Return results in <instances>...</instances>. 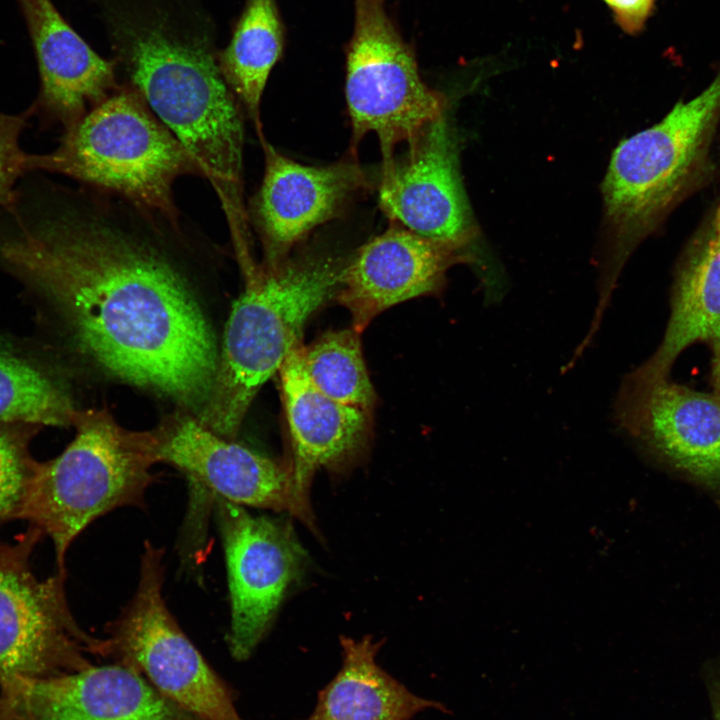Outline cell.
I'll list each match as a JSON object with an SVG mask.
<instances>
[{
	"label": "cell",
	"mask_w": 720,
	"mask_h": 720,
	"mask_svg": "<svg viewBox=\"0 0 720 720\" xmlns=\"http://www.w3.org/2000/svg\"><path fill=\"white\" fill-rule=\"evenodd\" d=\"M61 194L39 223L0 238V262L101 367L198 415L219 354L175 258L194 229L93 187Z\"/></svg>",
	"instance_id": "obj_1"
},
{
	"label": "cell",
	"mask_w": 720,
	"mask_h": 720,
	"mask_svg": "<svg viewBox=\"0 0 720 720\" xmlns=\"http://www.w3.org/2000/svg\"><path fill=\"white\" fill-rule=\"evenodd\" d=\"M713 349L712 359V381H713V394L717 397L720 402V344Z\"/></svg>",
	"instance_id": "obj_27"
},
{
	"label": "cell",
	"mask_w": 720,
	"mask_h": 720,
	"mask_svg": "<svg viewBox=\"0 0 720 720\" xmlns=\"http://www.w3.org/2000/svg\"><path fill=\"white\" fill-rule=\"evenodd\" d=\"M76 436L57 457L37 462L18 520L51 539L57 571L77 536L98 517L144 506L157 463L150 431L121 426L106 409L77 411Z\"/></svg>",
	"instance_id": "obj_5"
},
{
	"label": "cell",
	"mask_w": 720,
	"mask_h": 720,
	"mask_svg": "<svg viewBox=\"0 0 720 720\" xmlns=\"http://www.w3.org/2000/svg\"><path fill=\"white\" fill-rule=\"evenodd\" d=\"M342 665L319 691L308 717L301 720H412L443 705L410 691L377 663L382 641L342 636Z\"/></svg>",
	"instance_id": "obj_20"
},
{
	"label": "cell",
	"mask_w": 720,
	"mask_h": 720,
	"mask_svg": "<svg viewBox=\"0 0 720 720\" xmlns=\"http://www.w3.org/2000/svg\"><path fill=\"white\" fill-rule=\"evenodd\" d=\"M614 423L672 464L710 483L720 482V402L668 381L623 378Z\"/></svg>",
	"instance_id": "obj_15"
},
{
	"label": "cell",
	"mask_w": 720,
	"mask_h": 720,
	"mask_svg": "<svg viewBox=\"0 0 720 720\" xmlns=\"http://www.w3.org/2000/svg\"><path fill=\"white\" fill-rule=\"evenodd\" d=\"M29 169L68 176L172 220L182 218L173 198L176 179L203 177L186 148L129 85L66 131L53 152L30 154Z\"/></svg>",
	"instance_id": "obj_6"
},
{
	"label": "cell",
	"mask_w": 720,
	"mask_h": 720,
	"mask_svg": "<svg viewBox=\"0 0 720 720\" xmlns=\"http://www.w3.org/2000/svg\"><path fill=\"white\" fill-rule=\"evenodd\" d=\"M346 45L345 98L353 146L367 133L379 139L383 163L400 142H412L444 115L445 99L420 76L413 49L402 37L386 0H353Z\"/></svg>",
	"instance_id": "obj_7"
},
{
	"label": "cell",
	"mask_w": 720,
	"mask_h": 720,
	"mask_svg": "<svg viewBox=\"0 0 720 720\" xmlns=\"http://www.w3.org/2000/svg\"><path fill=\"white\" fill-rule=\"evenodd\" d=\"M28 438L10 429H0V527L18 520L25 494L35 470L28 451Z\"/></svg>",
	"instance_id": "obj_24"
},
{
	"label": "cell",
	"mask_w": 720,
	"mask_h": 720,
	"mask_svg": "<svg viewBox=\"0 0 720 720\" xmlns=\"http://www.w3.org/2000/svg\"><path fill=\"white\" fill-rule=\"evenodd\" d=\"M43 534L29 526L14 543L0 541V683L83 670L104 657V639L84 631L69 608L66 571L40 579L31 555Z\"/></svg>",
	"instance_id": "obj_9"
},
{
	"label": "cell",
	"mask_w": 720,
	"mask_h": 720,
	"mask_svg": "<svg viewBox=\"0 0 720 720\" xmlns=\"http://www.w3.org/2000/svg\"><path fill=\"white\" fill-rule=\"evenodd\" d=\"M301 348L292 351L278 373L292 446L295 517L315 531L309 501L312 478L318 468L341 472L360 456L368 440L369 415L317 389L304 369Z\"/></svg>",
	"instance_id": "obj_16"
},
{
	"label": "cell",
	"mask_w": 720,
	"mask_h": 720,
	"mask_svg": "<svg viewBox=\"0 0 720 720\" xmlns=\"http://www.w3.org/2000/svg\"><path fill=\"white\" fill-rule=\"evenodd\" d=\"M713 227H715L717 230H720V205H719V209L716 214V218H715Z\"/></svg>",
	"instance_id": "obj_28"
},
{
	"label": "cell",
	"mask_w": 720,
	"mask_h": 720,
	"mask_svg": "<svg viewBox=\"0 0 720 720\" xmlns=\"http://www.w3.org/2000/svg\"><path fill=\"white\" fill-rule=\"evenodd\" d=\"M716 720H720V698L716 708Z\"/></svg>",
	"instance_id": "obj_29"
},
{
	"label": "cell",
	"mask_w": 720,
	"mask_h": 720,
	"mask_svg": "<svg viewBox=\"0 0 720 720\" xmlns=\"http://www.w3.org/2000/svg\"><path fill=\"white\" fill-rule=\"evenodd\" d=\"M231 600L228 646L247 660L270 629L290 586L302 575L306 553L288 521L253 516L244 506L214 497Z\"/></svg>",
	"instance_id": "obj_10"
},
{
	"label": "cell",
	"mask_w": 720,
	"mask_h": 720,
	"mask_svg": "<svg viewBox=\"0 0 720 720\" xmlns=\"http://www.w3.org/2000/svg\"><path fill=\"white\" fill-rule=\"evenodd\" d=\"M77 411L66 392L29 362L0 351V422L73 424Z\"/></svg>",
	"instance_id": "obj_23"
},
{
	"label": "cell",
	"mask_w": 720,
	"mask_h": 720,
	"mask_svg": "<svg viewBox=\"0 0 720 720\" xmlns=\"http://www.w3.org/2000/svg\"><path fill=\"white\" fill-rule=\"evenodd\" d=\"M163 556L162 548L145 542L136 591L106 626L104 657L134 670L202 720H243L229 688L166 606Z\"/></svg>",
	"instance_id": "obj_8"
},
{
	"label": "cell",
	"mask_w": 720,
	"mask_h": 720,
	"mask_svg": "<svg viewBox=\"0 0 720 720\" xmlns=\"http://www.w3.org/2000/svg\"><path fill=\"white\" fill-rule=\"evenodd\" d=\"M0 720H202L119 663L0 683Z\"/></svg>",
	"instance_id": "obj_11"
},
{
	"label": "cell",
	"mask_w": 720,
	"mask_h": 720,
	"mask_svg": "<svg viewBox=\"0 0 720 720\" xmlns=\"http://www.w3.org/2000/svg\"><path fill=\"white\" fill-rule=\"evenodd\" d=\"M346 262L320 252L259 265L233 304L210 395L198 420L232 440L260 388L301 346L307 320L336 296Z\"/></svg>",
	"instance_id": "obj_3"
},
{
	"label": "cell",
	"mask_w": 720,
	"mask_h": 720,
	"mask_svg": "<svg viewBox=\"0 0 720 720\" xmlns=\"http://www.w3.org/2000/svg\"><path fill=\"white\" fill-rule=\"evenodd\" d=\"M400 159L384 162L379 203L397 225L456 249L472 236L457 150L445 116L429 124Z\"/></svg>",
	"instance_id": "obj_12"
},
{
	"label": "cell",
	"mask_w": 720,
	"mask_h": 720,
	"mask_svg": "<svg viewBox=\"0 0 720 720\" xmlns=\"http://www.w3.org/2000/svg\"><path fill=\"white\" fill-rule=\"evenodd\" d=\"M284 27L276 0H247L229 45L218 54L221 74L255 126L261 98L284 49Z\"/></svg>",
	"instance_id": "obj_21"
},
{
	"label": "cell",
	"mask_w": 720,
	"mask_h": 720,
	"mask_svg": "<svg viewBox=\"0 0 720 720\" xmlns=\"http://www.w3.org/2000/svg\"><path fill=\"white\" fill-rule=\"evenodd\" d=\"M111 48L129 86L213 187L237 262L252 261L244 202L243 108L221 74L212 17L187 5L149 6L120 26Z\"/></svg>",
	"instance_id": "obj_2"
},
{
	"label": "cell",
	"mask_w": 720,
	"mask_h": 720,
	"mask_svg": "<svg viewBox=\"0 0 720 720\" xmlns=\"http://www.w3.org/2000/svg\"><path fill=\"white\" fill-rule=\"evenodd\" d=\"M355 329L327 331L301 348L306 374L328 397L369 413L376 402Z\"/></svg>",
	"instance_id": "obj_22"
},
{
	"label": "cell",
	"mask_w": 720,
	"mask_h": 720,
	"mask_svg": "<svg viewBox=\"0 0 720 720\" xmlns=\"http://www.w3.org/2000/svg\"><path fill=\"white\" fill-rule=\"evenodd\" d=\"M720 344V230L715 227L691 250L675 281L671 312L656 351L625 377L638 383L668 378L690 345Z\"/></svg>",
	"instance_id": "obj_19"
},
{
	"label": "cell",
	"mask_w": 720,
	"mask_h": 720,
	"mask_svg": "<svg viewBox=\"0 0 720 720\" xmlns=\"http://www.w3.org/2000/svg\"><path fill=\"white\" fill-rule=\"evenodd\" d=\"M259 140L264 174L247 213L262 244L261 266L274 269L311 230L334 218L367 181L352 158L309 166L280 153L264 134Z\"/></svg>",
	"instance_id": "obj_13"
},
{
	"label": "cell",
	"mask_w": 720,
	"mask_h": 720,
	"mask_svg": "<svg viewBox=\"0 0 720 720\" xmlns=\"http://www.w3.org/2000/svg\"><path fill=\"white\" fill-rule=\"evenodd\" d=\"M34 47L40 91L28 109L45 125L75 127L121 87L115 61L99 56L65 21L51 0H17Z\"/></svg>",
	"instance_id": "obj_18"
},
{
	"label": "cell",
	"mask_w": 720,
	"mask_h": 720,
	"mask_svg": "<svg viewBox=\"0 0 720 720\" xmlns=\"http://www.w3.org/2000/svg\"><path fill=\"white\" fill-rule=\"evenodd\" d=\"M456 248L391 226L362 246L346 262L336 294L361 333L386 309L438 291L446 271L465 260Z\"/></svg>",
	"instance_id": "obj_17"
},
{
	"label": "cell",
	"mask_w": 720,
	"mask_h": 720,
	"mask_svg": "<svg viewBox=\"0 0 720 720\" xmlns=\"http://www.w3.org/2000/svg\"><path fill=\"white\" fill-rule=\"evenodd\" d=\"M720 116V71L694 98L624 139L602 184L608 243L593 319L602 321L628 257L679 198L703 162Z\"/></svg>",
	"instance_id": "obj_4"
},
{
	"label": "cell",
	"mask_w": 720,
	"mask_h": 720,
	"mask_svg": "<svg viewBox=\"0 0 720 720\" xmlns=\"http://www.w3.org/2000/svg\"><path fill=\"white\" fill-rule=\"evenodd\" d=\"M29 116V110L20 115L0 112V213L16 208V182L30 171V154L25 153L19 145L20 134Z\"/></svg>",
	"instance_id": "obj_25"
},
{
	"label": "cell",
	"mask_w": 720,
	"mask_h": 720,
	"mask_svg": "<svg viewBox=\"0 0 720 720\" xmlns=\"http://www.w3.org/2000/svg\"><path fill=\"white\" fill-rule=\"evenodd\" d=\"M150 434L157 463L173 465L214 496L295 516L289 466L219 436L186 413L165 417Z\"/></svg>",
	"instance_id": "obj_14"
},
{
	"label": "cell",
	"mask_w": 720,
	"mask_h": 720,
	"mask_svg": "<svg viewBox=\"0 0 720 720\" xmlns=\"http://www.w3.org/2000/svg\"><path fill=\"white\" fill-rule=\"evenodd\" d=\"M615 23L627 34L640 33L655 7V0H604Z\"/></svg>",
	"instance_id": "obj_26"
}]
</instances>
